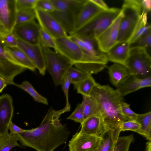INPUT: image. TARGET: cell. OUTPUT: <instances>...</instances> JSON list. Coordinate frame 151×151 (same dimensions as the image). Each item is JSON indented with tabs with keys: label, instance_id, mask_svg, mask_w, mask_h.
<instances>
[{
	"label": "cell",
	"instance_id": "1",
	"mask_svg": "<svg viewBox=\"0 0 151 151\" xmlns=\"http://www.w3.org/2000/svg\"><path fill=\"white\" fill-rule=\"evenodd\" d=\"M70 110L65 107L58 110L50 108L38 127L17 134L18 141L37 151H54L66 142L70 134L67 125L59 119L62 114Z\"/></svg>",
	"mask_w": 151,
	"mask_h": 151
},
{
	"label": "cell",
	"instance_id": "2",
	"mask_svg": "<svg viewBox=\"0 0 151 151\" xmlns=\"http://www.w3.org/2000/svg\"><path fill=\"white\" fill-rule=\"evenodd\" d=\"M90 96L96 101L100 116L108 129L116 131L123 122L130 120L122 113L121 105L123 97L116 89L96 83Z\"/></svg>",
	"mask_w": 151,
	"mask_h": 151
},
{
	"label": "cell",
	"instance_id": "3",
	"mask_svg": "<svg viewBox=\"0 0 151 151\" xmlns=\"http://www.w3.org/2000/svg\"><path fill=\"white\" fill-rule=\"evenodd\" d=\"M141 0H125L121 9L122 16L117 42H129L140 19L142 13Z\"/></svg>",
	"mask_w": 151,
	"mask_h": 151
},
{
	"label": "cell",
	"instance_id": "4",
	"mask_svg": "<svg viewBox=\"0 0 151 151\" xmlns=\"http://www.w3.org/2000/svg\"><path fill=\"white\" fill-rule=\"evenodd\" d=\"M121 9L109 8L103 10L78 30L70 34L96 39L108 27L121 13Z\"/></svg>",
	"mask_w": 151,
	"mask_h": 151
},
{
	"label": "cell",
	"instance_id": "5",
	"mask_svg": "<svg viewBox=\"0 0 151 151\" xmlns=\"http://www.w3.org/2000/svg\"><path fill=\"white\" fill-rule=\"evenodd\" d=\"M130 75L140 79L151 76V58L147 50L131 47L125 64Z\"/></svg>",
	"mask_w": 151,
	"mask_h": 151
},
{
	"label": "cell",
	"instance_id": "6",
	"mask_svg": "<svg viewBox=\"0 0 151 151\" xmlns=\"http://www.w3.org/2000/svg\"><path fill=\"white\" fill-rule=\"evenodd\" d=\"M42 48L46 70L51 75L55 84L56 86L60 85L68 71L73 64L68 59L59 52L49 48Z\"/></svg>",
	"mask_w": 151,
	"mask_h": 151
},
{
	"label": "cell",
	"instance_id": "7",
	"mask_svg": "<svg viewBox=\"0 0 151 151\" xmlns=\"http://www.w3.org/2000/svg\"><path fill=\"white\" fill-rule=\"evenodd\" d=\"M84 0H52L55 11L51 14L69 34L73 31L76 14Z\"/></svg>",
	"mask_w": 151,
	"mask_h": 151
},
{
	"label": "cell",
	"instance_id": "8",
	"mask_svg": "<svg viewBox=\"0 0 151 151\" xmlns=\"http://www.w3.org/2000/svg\"><path fill=\"white\" fill-rule=\"evenodd\" d=\"M27 69L13 60L5 51L0 42V77L8 85H13L14 77Z\"/></svg>",
	"mask_w": 151,
	"mask_h": 151
},
{
	"label": "cell",
	"instance_id": "9",
	"mask_svg": "<svg viewBox=\"0 0 151 151\" xmlns=\"http://www.w3.org/2000/svg\"><path fill=\"white\" fill-rule=\"evenodd\" d=\"M36 18L41 28L54 39L68 36L59 21L51 13L35 9Z\"/></svg>",
	"mask_w": 151,
	"mask_h": 151
},
{
	"label": "cell",
	"instance_id": "10",
	"mask_svg": "<svg viewBox=\"0 0 151 151\" xmlns=\"http://www.w3.org/2000/svg\"><path fill=\"white\" fill-rule=\"evenodd\" d=\"M55 51L68 59L73 65L83 60L85 53L69 35L55 39Z\"/></svg>",
	"mask_w": 151,
	"mask_h": 151
},
{
	"label": "cell",
	"instance_id": "11",
	"mask_svg": "<svg viewBox=\"0 0 151 151\" xmlns=\"http://www.w3.org/2000/svg\"><path fill=\"white\" fill-rule=\"evenodd\" d=\"M102 137L89 135L79 131L69 141V151H96L102 141Z\"/></svg>",
	"mask_w": 151,
	"mask_h": 151
},
{
	"label": "cell",
	"instance_id": "12",
	"mask_svg": "<svg viewBox=\"0 0 151 151\" xmlns=\"http://www.w3.org/2000/svg\"><path fill=\"white\" fill-rule=\"evenodd\" d=\"M41 27L35 20L16 24L12 32L18 40L31 44H40L39 34Z\"/></svg>",
	"mask_w": 151,
	"mask_h": 151
},
{
	"label": "cell",
	"instance_id": "13",
	"mask_svg": "<svg viewBox=\"0 0 151 151\" xmlns=\"http://www.w3.org/2000/svg\"><path fill=\"white\" fill-rule=\"evenodd\" d=\"M122 16L121 11L120 14L112 24L95 39L99 48L102 52L106 53L117 43L119 25Z\"/></svg>",
	"mask_w": 151,
	"mask_h": 151
},
{
	"label": "cell",
	"instance_id": "14",
	"mask_svg": "<svg viewBox=\"0 0 151 151\" xmlns=\"http://www.w3.org/2000/svg\"><path fill=\"white\" fill-rule=\"evenodd\" d=\"M17 46L25 53L37 68L44 76L46 70L42 48L40 44H32L18 40Z\"/></svg>",
	"mask_w": 151,
	"mask_h": 151
},
{
	"label": "cell",
	"instance_id": "15",
	"mask_svg": "<svg viewBox=\"0 0 151 151\" xmlns=\"http://www.w3.org/2000/svg\"><path fill=\"white\" fill-rule=\"evenodd\" d=\"M103 10L91 0H85L76 15L73 31L70 33L82 27Z\"/></svg>",
	"mask_w": 151,
	"mask_h": 151
},
{
	"label": "cell",
	"instance_id": "16",
	"mask_svg": "<svg viewBox=\"0 0 151 151\" xmlns=\"http://www.w3.org/2000/svg\"><path fill=\"white\" fill-rule=\"evenodd\" d=\"M14 110L12 96L7 93L0 96V135L8 131L9 125L12 121Z\"/></svg>",
	"mask_w": 151,
	"mask_h": 151
},
{
	"label": "cell",
	"instance_id": "17",
	"mask_svg": "<svg viewBox=\"0 0 151 151\" xmlns=\"http://www.w3.org/2000/svg\"><path fill=\"white\" fill-rule=\"evenodd\" d=\"M17 11L15 0H0V22L9 32L16 24Z\"/></svg>",
	"mask_w": 151,
	"mask_h": 151
},
{
	"label": "cell",
	"instance_id": "18",
	"mask_svg": "<svg viewBox=\"0 0 151 151\" xmlns=\"http://www.w3.org/2000/svg\"><path fill=\"white\" fill-rule=\"evenodd\" d=\"M151 86V76L144 78H138L130 75L116 87L123 97L140 89Z\"/></svg>",
	"mask_w": 151,
	"mask_h": 151
},
{
	"label": "cell",
	"instance_id": "19",
	"mask_svg": "<svg viewBox=\"0 0 151 151\" xmlns=\"http://www.w3.org/2000/svg\"><path fill=\"white\" fill-rule=\"evenodd\" d=\"M81 125L80 131L81 132L97 136L102 137L109 130L100 114L94 115L88 117Z\"/></svg>",
	"mask_w": 151,
	"mask_h": 151
},
{
	"label": "cell",
	"instance_id": "20",
	"mask_svg": "<svg viewBox=\"0 0 151 151\" xmlns=\"http://www.w3.org/2000/svg\"><path fill=\"white\" fill-rule=\"evenodd\" d=\"M85 53L96 56H101L106 53L99 50L95 39L76 35H69Z\"/></svg>",
	"mask_w": 151,
	"mask_h": 151
},
{
	"label": "cell",
	"instance_id": "21",
	"mask_svg": "<svg viewBox=\"0 0 151 151\" xmlns=\"http://www.w3.org/2000/svg\"><path fill=\"white\" fill-rule=\"evenodd\" d=\"M130 45L127 42H117L106 53L108 61L125 65L129 56Z\"/></svg>",
	"mask_w": 151,
	"mask_h": 151
},
{
	"label": "cell",
	"instance_id": "22",
	"mask_svg": "<svg viewBox=\"0 0 151 151\" xmlns=\"http://www.w3.org/2000/svg\"><path fill=\"white\" fill-rule=\"evenodd\" d=\"M5 51L15 61L27 69L34 71L36 68L25 53L17 46H3Z\"/></svg>",
	"mask_w": 151,
	"mask_h": 151
},
{
	"label": "cell",
	"instance_id": "23",
	"mask_svg": "<svg viewBox=\"0 0 151 151\" xmlns=\"http://www.w3.org/2000/svg\"><path fill=\"white\" fill-rule=\"evenodd\" d=\"M108 70L110 81L116 87L130 75L127 68L120 64L114 63Z\"/></svg>",
	"mask_w": 151,
	"mask_h": 151
},
{
	"label": "cell",
	"instance_id": "24",
	"mask_svg": "<svg viewBox=\"0 0 151 151\" xmlns=\"http://www.w3.org/2000/svg\"><path fill=\"white\" fill-rule=\"evenodd\" d=\"M120 132L119 129L115 131L108 130L102 136V141L96 151L113 150Z\"/></svg>",
	"mask_w": 151,
	"mask_h": 151
},
{
	"label": "cell",
	"instance_id": "25",
	"mask_svg": "<svg viewBox=\"0 0 151 151\" xmlns=\"http://www.w3.org/2000/svg\"><path fill=\"white\" fill-rule=\"evenodd\" d=\"M141 126L137 132L144 137L148 141H151V111L138 114L136 120Z\"/></svg>",
	"mask_w": 151,
	"mask_h": 151
},
{
	"label": "cell",
	"instance_id": "26",
	"mask_svg": "<svg viewBox=\"0 0 151 151\" xmlns=\"http://www.w3.org/2000/svg\"><path fill=\"white\" fill-rule=\"evenodd\" d=\"M148 15L146 13L142 12L139 22L129 42L130 45L135 42L148 30L151 29V24L147 22Z\"/></svg>",
	"mask_w": 151,
	"mask_h": 151
},
{
	"label": "cell",
	"instance_id": "27",
	"mask_svg": "<svg viewBox=\"0 0 151 151\" xmlns=\"http://www.w3.org/2000/svg\"><path fill=\"white\" fill-rule=\"evenodd\" d=\"M18 141L17 134H11L8 131L0 135V151H9L13 147H22Z\"/></svg>",
	"mask_w": 151,
	"mask_h": 151
},
{
	"label": "cell",
	"instance_id": "28",
	"mask_svg": "<svg viewBox=\"0 0 151 151\" xmlns=\"http://www.w3.org/2000/svg\"><path fill=\"white\" fill-rule=\"evenodd\" d=\"M13 85L27 92L35 101L47 105L48 104L47 99L40 94L28 81H24L20 84L14 83Z\"/></svg>",
	"mask_w": 151,
	"mask_h": 151
},
{
	"label": "cell",
	"instance_id": "29",
	"mask_svg": "<svg viewBox=\"0 0 151 151\" xmlns=\"http://www.w3.org/2000/svg\"><path fill=\"white\" fill-rule=\"evenodd\" d=\"M82 103L83 107L84 120L94 115H100L97 104L91 96H83Z\"/></svg>",
	"mask_w": 151,
	"mask_h": 151
},
{
	"label": "cell",
	"instance_id": "30",
	"mask_svg": "<svg viewBox=\"0 0 151 151\" xmlns=\"http://www.w3.org/2000/svg\"><path fill=\"white\" fill-rule=\"evenodd\" d=\"M91 75L82 81L74 87L77 92L82 96H90L91 93L96 84Z\"/></svg>",
	"mask_w": 151,
	"mask_h": 151
},
{
	"label": "cell",
	"instance_id": "31",
	"mask_svg": "<svg viewBox=\"0 0 151 151\" xmlns=\"http://www.w3.org/2000/svg\"><path fill=\"white\" fill-rule=\"evenodd\" d=\"M90 75H91L73 67L69 69L66 75L74 87Z\"/></svg>",
	"mask_w": 151,
	"mask_h": 151
},
{
	"label": "cell",
	"instance_id": "32",
	"mask_svg": "<svg viewBox=\"0 0 151 151\" xmlns=\"http://www.w3.org/2000/svg\"><path fill=\"white\" fill-rule=\"evenodd\" d=\"M36 13L35 9H22L17 11L16 24L35 20Z\"/></svg>",
	"mask_w": 151,
	"mask_h": 151
},
{
	"label": "cell",
	"instance_id": "33",
	"mask_svg": "<svg viewBox=\"0 0 151 151\" xmlns=\"http://www.w3.org/2000/svg\"><path fill=\"white\" fill-rule=\"evenodd\" d=\"M134 139L132 134L119 137L113 151H129L130 146Z\"/></svg>",
	"mask_w": 151,
	"mask_h": 151
},
{
	"label": "cell",
	"instance_id": "34",
	"mask_svg": "<svg viewBox=\"0 0 151 151\" xmlns=\"http://www.w3.org/2000/svg\"><path fill=\"white\" fill-rule=\"evenodd\" d=\"M39 44L42 47L51 48L55 49V39L41 28L39 32Z\"/></svg>",
	"mask_w": 151,
	"mask_h": 151
},
{
	"label": "cell",
	"instance_id": "35",
	"mask_svg": "<svg viewBox=\"0 0 151 151\" xmlns=\"http://www.w3.org/2000/svg\"><path fill=\"white\" fill-rule=\"evenodd\" d=\"M151 46V29L139 37L135 42L130 45L131 47L145 48H150Z\"/></svg>",
	"mask_w": 151,
	"mask_h": 151
},
{
	"label": "cell",
	"instance_id": "36",
	"mask_svg": "<svg viewBox=\"0 0 151 151\" xmlns=\"http://www.w3.org/2000/svg\"><path fill=\"white\" fill-rule=\"evenodd\" d=\"M67 119L72 120L82 124L84 121L83 107L82 103L77 105L73 113Z\"/></svg>",
	"mask_w": 151,
	"mask_h": 151
},
{
	"label": "cell",
	"instance_id": "37",
	"mask_svg": "<svg viewBox=\"0 0 151 151\" xmlns=\"http://www.w3.org/2000/svg\"><path fill=\"white\" fill-rule=\"evenodd\" d=\"M35 9L50 13L53 12L55 10L52 0H37Z\"/></svg>",
	"mask_w": 151,
	"mask_h": 151
},
{
	"label": "cell",
	"instance_id": "38",
	"mask_svg": "<svg viewBox=\"0 0 151 151\" xmlns=\"http://www.w3.org/2000/svg\"><path fill=\"white\" fill-rule=\"evenodd\" d=\"M140 127V124L136 120H130L122 123L119 129L121 132L122 131H131L137 133Z\"/></svg>",
	"mask_w": 151,
	"mask_h": 151
},
{
	"label": "cell",
	"instance_id": "39",
	"mask_svg": "<svg viewBox=\"0 0 151 151\" xmlns=\"http://www.w3.org/2000/svg\"><path fill=\"white\" fill-rule=\"evenodd\" d=\"M18 40V39L12 32H9L2 37L0 42L3 46H16Z\"/></svg>",
	"mask_w": 151,
	"mask_h": 151
},
{
	"label": "cell",
	"instance_id": "40",
	"mask_svg": "<svg viewBox=\"0 0 151 151\" xmlns=\"http://www.w3.org/2000/svg\"><path fill=\"white\" fill-rule=\"evenodd\" d=\"M121 110L123 115L130 120H136L138 114L132 111L129 107L130 105L123 101L121 103Z\"/></svg>",
	"mask_w": 151,
	"mask_h": 151
},
{
	"label": "cell",
	"instance_id": "41",
	"mask_svg": "<svg viewBox=\"0 0 151 151\" xmlns=\"http://www.w3.org/2000/svg\"><path fill=\"white\" fill-rule=\"evenodd\" d=\"M37 0H15L17 11L25 9H35Z\"/></svg>",
	"mask_w": 151,
	"mask_h": 151
},
{
	"label": "cell",
	"instance_id": "42",
	"mask_svg": "<svg viewBox=\"0 0 151 151\" xmlns=\"http://www.w3.org/2000/svg\"><path fill=\"white\" fill-rule=\"evenodd\" d=\"M70 84L69 79L65 75L61 85L66 98V104L65 107L69 109H70V105L68 101V93Z\"/></svg>",
	"mask_w": 151,
	"mask_h": 151
},
{
	"label": "cell",
	"instance_id": "43",
	"mask_svg": "<svg viewBox=\"0 0 151 151\" xmlns=\"http://www.w3.org/2000/svg\"><path fill=\"white\" fill-rule=\"evenodd\" d=\"M8 129L10 131V134H19L25 130L14 124L12 121L9 125Z\"/></svg>",
	"mask_w": 151,
	"mask_h": 151
},
{
	"label": "cell",
	"instance_id": "44",
	"mask_svg": "<svg viewBox=\"0 0 151 151\" xmlns=\"http://www.w3.org/2000/svg\"><path fill=\"white\" fill-rule=\"evenodd\" d=\"M141 5L142 12L148 14L150 13L151 11V0H141Z\"/></svg>",
	"mask_w": 151,
	"mask_h": 151
},
{
	"label": "cell",
	"instance_id": "45",
	"mask_svg": "<svg viewBox=\"0 0 151 151\" xmlns=\"http://www.w3.org/2000/svg\"><path fill=\"white\" fill-rule=\"evenodd\" d=\"M91 1L103 10H107L109 8L106 3L102 0H91Z\"/></svg>",
	"mask_w": 151,
	"mask_h": 151
},
{
	"label": "cell",
	"instance_id": "46",
	"mask_svg": "<svg viewBox=\"0 0 151 151\" xmlns=\"http://www.w3.org/2000/svg\"><path fill=\"white\" fill-rule=\"evenodd\" d=\"M9 32H10L6 29L0 22V40L4 35Z\"/></svg>",
	"mask_w": 151,
	"mask_h": 151
},
{
	"label": "cell",
	"instance_id": "47",
	"mask_svg": "<svg viewBox=\"0 0 151 151\" xmlns=\"http://www.w3.org/2000/svg\"><path fill=\"white\" fill-rule=\"evenodd\" d=\"M7 85L6 81L0 77V93L2 92L3 89Z\"/></svg>",
	"mask_w": 151,
	"mask_h": 151
},
{
	"label": "cell",
	"instance_id": "48",
	"mask_svg": "<svg viewBox=\"0 0 151 151\" xmlns=\"http://www.w3.org/2000/svg\"><path fill=\"white\" fill-rule=\"evenodd\" d=\"M151 142L148 141L146 143V146L145 151H151Z\"/></svg>",
	"mask_w": 151,
	"mask_h": 151
},
{
	"label": "cell",
	"instance_id": "49",
	"mask_svg": "<svg viewBox=\"0 0 151 151\" xmlns=\"http://www.w3.org/2000/svg\"><path fill=\"white\" fill-rule=\"evenodd\" d=\"M112 151H113V150Z\"/></svg>",
	"mask_w": 151,
	"mask_h": 151
}]
</instances>
